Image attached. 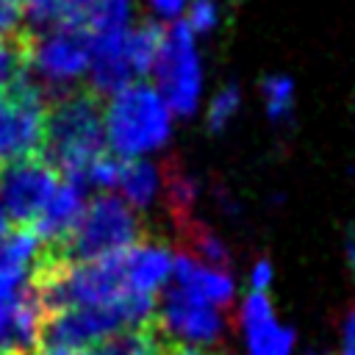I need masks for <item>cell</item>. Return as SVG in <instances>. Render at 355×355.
Listing matches in <instances>:
<instances>
[{
    "instance_id": "4fadbf2b",
    "label": "cell",
    "mask_w": 355,
    "mask_h": 355,
    "mask_svg": "<svg viewBox=\"0 0 355 355\" xmlns=\"http://www.w3.org/2000/svg\"><path fill=\"white\" fill-rule=\"evenodd\" d=\"M116 189L130 208H147L164 189V169L147 158L125 161Z\"/></svg>"
},
{
    "instance_id": "5b68a950",
    "label": "cell",
    "mask_w": 355,
    "mask_h": 355,
    "mask_svg": "<svg viewBox=\"0 0 355 355\" xmlns=\"http://www.w3.org/2000/svg\"><path fill=\"white\" fill-rule=\"evenodd\" d=\"M153 72L158 80V94L166 100L169 111L180 116H191L197 111L202 92V67H200L194 33L183 19L166 28L164 47Z\"/></svg>"
},
{
    "instance_id": "5bb4252c",
    "label": "cell",
    "mask_w": 355,
    "mask_h": 355,
    "mask_svg": "<svg viewBox=\"0 0 355 355\" xmlns=\"http://www.w3.org/2000/svg\"><path fill=\"white\" fill-rule=\"evenodd\" d=\"M164 36H166V28H161L158 22H141L128 31L125 53L133 67V75H147L155 69V61L164 47Z\"/></svg>"
},
{
    "instance_id": "277c9868",
    "label": "cell",
    "mask_w": 355,
    "mask_h": 355,
    "mask_svg": "<svg viewBox=\"0 0 355 355\" xmlns=\"http://www.w3.org/2000/svg\"><path fill=\"white\" fill-rule=\"evenodd\" d=\"M25 67L47 86H72L89 75L92 36L83 28H50L25 33ZM67 92V89H64Z\"/></svg>"
},
{
    "instance_id": "9c48e42d",
    "label": "cell",
    "mask_w": 355,
    "mask_h": 355,
    "mask_svg": "<svg viewBox=\"0 0 355 355\" xmlns=\"http://www.w3.org/2000/svg\"><path fill=\"white\" fill-rule=\"evenodd\" d=\"M247 355H291L294 330L275 316L272 300L263 291H250L239 311Z\"/></svg>"
},
{
    "instance_id": "2e32d148",
    "label": "cell",
    "mask_w": 355,
    "mask_h": 355,
    "mask_svg": "<svg viewBox=\"0 0 355 355\" xmlns=\"http://www.w3.org/2000/svg\"><path fill=\"white\" fill-rule=\"evenodd\" d=\"M25 33L17 39L0 36V89H8L19 78H25Z\"/></svg>"
},
{
    "instance_id": "7c38bea8",
    "label": "cell",
    "mask_w": 355,
    "mask_h": 355,
    "mask_svg": "<svg viewBox=\"0 0 355 355\" xmlns=\"http://www.w3.org/2000/svg\"><path fill=\"white\" fill-rule=\"evenodd\" d=\"M125 263L130 291L141 297H155L172 277L175 255L161 241H139L125 252Z\"/></svg>"
},
{
    "instance_id": "8fae6325",
    "label": "cell",
    "mask_w": 355,
    "mask_h": 355,
    "mask_svg": "<svg viewBox=\"0 0 355 355\" xmlns=\"http://www.w3.org/2000/svg\"><path fill=\"white\" fill-rule=\"evenodd\" d=\"M83 208H86V202H83V186H78L72 180H61L58 191L53 194V200L47 202L44 214L39 216V222L31 230L44 241V247L61 250V244L75 230Z\"/></svg>"
},
{
    "instance_id": "3957f363",
    "label": "cell",
    "mask_w": 355,
    "mask_h": 355,
    "mask_svg": "<svg viewBox=\"0 0 355 355\" xmlns=\"http://www.w3.org/2000/svg\"><path fill=\"white\" fill-rule=\"evenodd\" d=\"M139 236L141 225L133 208L114 194H100L86 202L75 230L55 252L69 261H97L130 250L133 244H139Z\"/></svg>"
},
{
    "instance_id": "6da1fadb",
    "label": "cell",
    "mask_w": 355,
    "mask_h": 355,
    "mask_svg": "<svg viewBox=\"0 0 355 355\" xmlns=\"http://www.w3.org/2000/svg\"><path fill=\"white\" fill-rule=\"evenodd\" d=\"M105 108L100 97L89 89L64 92L47 108V128H44V147L42 155L64 175L83 186L89 166L108 153L105 147Z\"/></svg>"
},
{
    "instance_id": "ac0fdd59",
    "label": "cell",
    "mask_w": 355,
    "mask_h": 355,
    "mask_svg": "<svg viewBox=\"0 0 355 355\" xmlns=\"http://www.w3.org/2000/svg\"><path fill=\"white\" fill-rule=\"evenodd\" d=\"M239 103H241L239 89H236V86H225V89L211 100V105H208V128H211L214 133L225 130V128L230 125V119L236 116Z\"/></svg>"
},
{
    "instance_id": "ba28073f",
    "label": "cell",
    "mask_w": 355,
    "mask_h": 355,
    "mask_svg": "<svg viewBox=\"0 0 355 355\" xmlns=\"http://www.w3.org/2000/svg\"><path fill=\"white\" fill-rule=\"evenodd\" d=\"M155 327L172 338H180L189 347H208L219 341L225 330V319L219 308L186 294L183 288H169L161 300V311L155 313Z\"/></svg>"
},
{
    "instance_id": "30bf717a",
    "label": "cell",
    "mask_w": 355,
    "mask_h": 355,
    "mask_svg": "<svg viewBox=\"0 0 355 355\" xmlns=\"http://www.w3.org/2000/svg\"><path fill=\"white\" fill-rule=\"evenodd\" d=\"M172 277H175V286L183 288L186 294L214 305V308H225L230 305L233 294H236V286H233V277L219 269V266H208L202 261H197L194 255L189 252H180L175 255V266H172Z\"/></svg>"
},
{
    "instance_id": "8992f818",
    "label": "cell",
    "mask_w": 355,
    "mask_h": 355,
    "mask_svg": "<svg viewBox=\"0 0 355 355\" xmlns=\"http://www.w3.org/2000/svg\"><path fill=\"white\" fill-rule=\"evenodd\" d=\"M47 108L42 89L28 78L0 89V158L19 161L42 155Z\"/></svg>"
},
{
    "instance_id": "d6986e66",
    "label": "cell",
    "mask_w": 355,
    "mask_h": 355,
    "mask_svg": "<svg viewBox=\"0 0 355 355\" xmlns=\"http://www.w3.org/2000/svg\"><path fill=\"white\" fill-rule=\"evenodd\" d=\"M183 22L191 28V33H208L219 22V8L214 0H191Z\"/></svg>"
},
{
    "instance_id": "44dd1931",
    "label": "cell",
    "mask_w": 355,
    "mask_h": 355,
    "mask_svg": "<svg viewBox=\"0 0 355 355\" xmlns=\"http://www.w3.org/2000/svg\"><path fill=\"white\" fill-rule=\"evenodd\" d=\"M272 277H275L272 263H269L266 258L255 261V266L250 269V291H263V294H266V288H269Z\"/></svg>"
},
{
    "instance_id": "484cf974",
    "label": "cell",
    "mask_w": 355,
    "mask_h": 355,
    "mask_svg": "<svg viewBox=\"0 0 355 355\" xmlns=\"http://www.w3.org/2000/svg\"><path fill=\"white\" fill-rule=\"evenodd\" d=\"M11 300H14V297H3V294H0V338H3V330H6V322H8Z\"/></svg>"
},
{
    "instance_id": "cb8c5ba5",
    "label": "cell",
    "mask_w": 355,
    "mask_h": 355,
    "mask_svg": "<svg viewBox=\"0 0 355 355\" xmlns=\"http://www.w3.org/2000/svg\"><path fill=\"white\" fill-rule=\"evenodd\" d=\"M39 355H105L103 344L100 347H86V349H69V347H42Z\"/></svg>"
},
{
    "instance_id": "83f0119b",
    "label": "cell",
    "mask_w": 355,
    "mask_h": 355,
    "mask_svg": "<svg viewBox=\"0 0 355 355\" xmlns=\"http://www.w3.org/2000/svg\"><path fill=\"white\" fill-rule=\"evenodd\" d=\"M3 236H8V214L3 211V205H0V239Z\"/></svg>"
},
{
    "instance_id": "4316f807",
    "label": "cell",
    "mask_w": 355,
    "mask_h": 355,
    "mask_svg": "<svg viewBox=\"0 0 355 355\" xmlns=\"http://www.w3.org/2000/svg\"><path fill=\"white\" fill-rule=\"evenodd\" d=\"M347 261H349V266L355 269V230L347 236Z\"/></svg>"
},
{
    "instance_id": "52a82bcc",
    "label": "cell",
    "mask_w": 355,
    "mask_h": 355,
    "mask_svg": "<svg viewBox=\"0 0 355 355\" xmlns=\"http://www.w3.org/2000/svg\"><path fill=\"white\" fill-rule=\"evenodd\" d=\"M58 169L44 155H28L0 166V205L19 227H33L61 186Z\"/></svg>"
},
{
    "instance_id": "f1b7e54d",
    "label": "cell",
    "mask_w": 355,
    "mask_h": 355,
    "mask_svg": "<svg viewBox=\"0 0 355 355\" xmlns=\"http://www.w3.org/2000/svg\"><path fill=\"white\" fill-rule=\"evenodd\" d=\"M11 3H19V6H22V3H25V0H11Z\"/></svg>"
},
{
    "instance_id": "9a60e30c",
    "label": "cell",
    "mask_w": 355,
    "mask_h": 355,
    "mask_svg": "<svg viewBox=\"0 0 355 355\" xmlns=\"http://www.w3.org/2000/svg\"><path fill=\"white\" fill-rule=\"evenodd\" d=\"M130 17H133V0H97L80 14L78 28H83L89 36L119 33L130 28Z\"/></svg>"
},
{
    "instance_id": "603a6c76",
    "label": "cell",
    "mask_w": 355,
    "mask_h": 355,
    "mask_svg": "<svg viewBox=\"0 0 355 355\" xmlns=\"http://www.w3.org/2000/svg\"><path fill=\"white\" fill-rule=\"evenodd\" d=\"M341 355H355V311H349L341 324Z\"/></svg>"
},
{
    "instance_id": "7a4b0ae2",
    "label": "cell",
    "mask_w": 355,
    "mask_h": 355,
    "mask_svg": "<svg viewBox=\"0 0 355 355\" xmlns=\"http://www.w3.org/2000/svg\"><path fill=\"white\" fill-rule=\"evenodd\" d=\"M105 144L108 153L125 161L144 158L161 150L172 133V111L158 89L130 83L105 105Z\"/></svg>"
},
{
    "instance_id": "d4e9b609",
    "label": "cell",
    "mask_w": 355,
    "mask_h": 355,
    "mask_svg": "<svg viewBox=\"0 0 355 355\" xmlns=\"http://www.w3.org/2000/svg\"><path fill=\"white\" fill-rule=\"evenodd\" d=\"M161 355H211L202 347H189V344H166Z\"/></svg>"
},
{
    "instance_id": "e0dca14e",
    "label": "cell",
    "mask_w": 355,
    "mask_h": 355,
    "mask_svg": "<svg viewBox=\"0 0 355 355\" xmlns=\"http://www.w3.org/2000/svg\"><path fill=\"white\" fill-rule=\"evenodd\" d=\"M263 103H266L269 119L275 122L286 119L294 108V83L286 75H269L263 80Z\"/></svg>"
},
{
    "instance_id": "ffe728a7",
    "label": "cell",
    "mask_w": 355,
    "mask_h": 355,
    "mask_svg": "<svg viewBox=\"0 0 355 355\" xmlns=\"http://www.w3.org/2000/svg\"><path fill=\"white\" fill-rule=\"evenodd\" d=\"M22 17H25V8H22L19 3L0 0V36H8V39L22 36V33H25Z\"/></svg>"
},
{
    "instance_id": "7402d4cb",
    "label": "cell",
    "mask_w": 355,
    "mask_h": 355,
    "mask_svg": "<svg viewBox=\"0 0 355 355\" xmlns=\"http://www.w3.org/2000/svg\"><path fill=\"white\" fill-rule=\"evenodd\" d=\"M147 3H150V8H153L158 17H166V19L178 17V14L189 6V0H147Z\"/></svg>"
}]
</instances>
